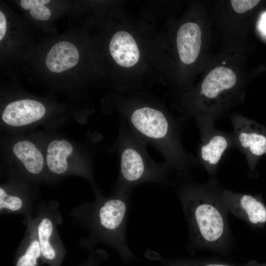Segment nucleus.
<instances>
[{
    "mask_svg": "<svg viewBox=\"0 0 266 266\" xmlns=\"http://www.w3.org/2000/svg\"><path fill=\"white\" fill-rule=\"evenodd\" d=\"M130 128L146 144L156 149L170 169L184 173L200 164L183 146L186 121L175 118L156 107L142 105L122 111Z\"/></svg>",
    "mask_w": 266,
    "mask_h": 266,
    "instance_id": "2",
    "label": "nucleus"
},
{
    "mask_svg": "<svg viewBox=\"0 0 266 266\" xmlns=\"http://www.w3.org/2000/svg\"><path fill=\"white\" fill-rule=\"evenodd\" d=\"M25 224L26 235L15 255L14 266H38L41 264L42 254L33 218Z\"/></svg>",
    "mask_w": 266,
    "mask_h": 266,
    "instance_id": "12",
    "label": "nucleus"
},
{
    "mask_svg": "<svg viewBox=\"0 0 266 266\" xmlns=\"http://www.w3.org/2000/svg\"><path fill=\"white\" fill-rule=\"evenodd\" d=\"M49 0H22L21 6L25 10H30V14L34 19L46 21L51 15L50 9L44 5Z\"/></svg>",
    "mask_w": 266,
    "mask_h": 266,
    "instance_id": "17",
    "label": "nucleus"
},
{
    "mask_svg": "<svg viewBox=\"0 0 266 266\" xmlns=\"http://www.w3.org/2000/svg\"><path fill=\"white\" fill-rule=\"evenodd\" d=\"M115 146L119 154L120 170L114 194H131L136 186L144 182L170 184L169 167L165 162L158 163L152 159L145 142L124 120H120Z\"/></svg>",
    "mask_w": 266,
    "mask_h": 266,
    "instance_id": "4",
    "label": "nucleus"
},
{
    "mask_svg": "<svg viewBox=\"0 0 266 266\" xmlns=\"http://www.w3.org/2000/svg\"><path fill=\"white\" fill-rule=\"evenodd\" d=\"M71 144L66 140H54L47 148V164L53 172L62 174L67 169L66 158L72 152Z\"/></svg>",
    "mask_w": 266,
    "mask_h": 266,
    "instance_id": "15",
    "label": "nucleus"
},
{
    "mask_svg": "<svg viewBox=\"0 0 266 266\" xmlns=\"http://www.w3.org/2000/svg\"><path fill=\"white\" fill-rule=\"evenodd\" d=\"M45 113V108L39 101L22 100L7 105L3 111L2 119L10 126H21L40 119Z\"/></svg>",
    "mask_w": 266,
    "mask_h": 266,
    "instance_id": "9",
    "label": "nucleus"
},
{
    "mask_svg": "<svg viewBox=\"0 0 266 266\" xmlns=\"http://www.w3.org/2000/svg\"><path fill=\"white\" fill-rule=\"evenodd\" d=\"M162 260L165 266H240L226 263L203 262L196 260H164V259Z\"/></svg>",
    "mask_w": 266,
    "mask_h": 266,
    "instance_id": "18",
    "label": "nucleus"
},
{
    "mask_svg": "<svg viewBox=\"0 0 266 266\" xmlns=\"http://www.w3.org/2000/svg\"><path fill=\"white\" fill-rule=\"evenodd\" d=\"M225 208L253 224L266 222V208L256 198L248 194L223 189L221 196Z\"/></svg>",
    "mask_w": 266,
    "mask_h": 266,
    "instance_id": "8",
    "label": "nucleus"
},
{
    "mask_svg": "<svg viewBox=\"0 0 266 266\" xmlns=\"http://www.w3.org/2000/svg\"><path fill=\"white\" fill-rule=\"evenodd\" d=\"M108 253L104 250L98 249L93 251L88 261L79 266H98L101 262L105 260Z\"/></svg>",
    "mask_w": 266,
    "mask_h": 266,
    "instance_id": "20",
    "label": "nucleus"
},
{
    "mask_svg": "<svg viewBox=\"0 0 266 266\" xmlns=\"http://www.w3.org/2000/svg\"><path fill=\"white\" fill-rule=\"evenodd\" d=\"M109 51L116 63L125 67L134 66L139 59L135 40L125 31H119L114 34L109 44Z\"/></svg>",
    "mask_w": 266,
    "mask_h": 266,
    "instance_id": "13",
    "label": "nucleus"
},
{
    "mask_svg": "<svg viewBox=\"0 0 266 266\" xmlns=\"http://www.w3.org/2000/svg\"><path fill=\"white\" fill-rule=\"evenodd\" d=\"M79 58V52L74 45L67 41H61L51 48L45 63L50 71L59 73L76 66Z\"/></svg>",
    "mask_w": 266,
    "mask_h": 266,
    "instance_id": "14",
    "label": "nucleus"
},
{
    "mask_svg": "<svg viewBox=\"0 0 266 266\" xmlns=\"http://www.w3.org/2000/svg\"><path fill=\"white\" fill-rule=\"evenodd\" d=\"M33 220L41 251V264L61 266L66 250L57 232V226L62 221L58 204L41 205Z\"/></svg>",
    "mask_w": 266,
    "mask_h": 266,
    "instance_id": "6",
    "label": "nucleus"
},
{
    "mask_svg": "<svg viewBox=\"0 0 266 266\" xmlns=\"http://www.w3.org/2000/svg\"><path fill=\"white\" fill-rule=\"evenodd\" d=\"M231 2L234 11L238 13H242L255 7L260 1L256 0H232Z\"/></svg>",
    "mask_w": 266,
    "mask_h": 266,
    "instance_id": "19",
    "label": "nucleus"
},
{
    "mask_svg": "<svg viewBox=\"0 0 266 266\" xmlns=\"http://www.w3.org/2000/svg\"><path fill=\"white\" fill-rule=\"evenodd\" d=\"M222 191L215 180L204 184L185 182L178 187L191 246L219 248L224 244L228 227L221 199Z\"/></svg>",
    "mask_w": 266,
    "mask_h": 266,
    "instance_id": "1",
    "label": "nucleus"
},
{
    "mask_svg": "<svg viewBox=\"0 0 266 266\" xmlns=\"http://www.w3.org/2000/svg\"><path fill=\"white\" fill-rule=\"evenodd\" d=\"M130 193L113 194L104 197L98 193L93 203L80 205L73 211L77 222L88 231L82 245L90 251L99 243L117 251L125 261L133 258L128 245L126 226Z\"/></svg>",
    "mask_w": 266,
    "mask_h": 266,
    "instance_id": "3",
    "label": "nucleus"
},
{
    "mask_svg": "<svg viewBox=\"0 0 266 266\" xmlns=\"http://www.w3.org/2000/svg\"><path fill=\"white\" fill-rule=\"evenodd\" d=\"M13 151L28 172L37 174L41 171L43 166V157L32 142L27 140L19 141L14 145Z\"/></svg>",
    "mask_w": 266,
    "mask_h": 266,
    "instance_id": "16",
    "label": "nucleus"
},
{
    "mask_svg": "<svg viewBox=\"0 0 266 266\" xmlns=\"http://www.w3.org/2000/svg\"><path fill=\"white\" fill-rule=\"evenodd\" d=\"M6 29V21L4 14L0 11V40L3 38Z\"/></svg>",
    "mask_w": 266,
    "mask_h": 266,
    "instance_id": "21",
    "label": "nucleus"
},
{
    "mask_svg": "<svg viewBox=\"0 0 266 266\" xmlns=\"http://www.w3.org/2000/svg\"><path fill=\"white\" fill-rule=\"evenodd\" d=\"M201 32L199 25L189 22L182 25L177 33L176 43L181 61L185 64L194 63L200 53Z\"/></svg>",
    "mask_w": 266,
    "mask_h": 266,
    "instance_id": "10",
    "label": "nucleus"
},
{
    "mask_svg": "<svg viewBox=\"0 0 266 266\" xmlns=\"http://www.w3.org/2000/svg\"><path fill=\"white\" fill-rule=\"evenodd\" d=\"M236 82V75L232 69L224 66L217 67L204 78L200 94L208 100H217L223 92L232 89Z\"/></svg>",
    "mask_w": 266,
    "mask_h": 266,
    "instance_id": "11",
    "label": "nucleus"
},
{
    "mask_svg": "<svg viewBox=\"0 0 266 266\" xmlns=\"http://www.w3.org/2000/svg\"><path fill=\"white\" fill-rule=\"evenodd\" d=\"M195 122L200 134L197 158L208 174L214 177L218 166L227 151L236 148L233 133L217 130L215 120L208 116L195 117Z\"/></svg>",
    "mask_w": 266,
    "mask_h": 266,
    "instance_id": "5",
    "label": "nucleus"
},
{
    "mask_svg": "<svg viewBox=\"0 0 266 266\" xmlns=\"http://www.w3.org/2000/svg\"><path fill=\"white\" fill-rule=\"evenodd\" d=\"M236 148L245 156L253 169L257 159L266 153V135L252 120L235 114L230 118Z\"/></svg>",
    "mask_w": 266,
    "mask_h": 266,
    "instance_id": "7",
    "label": "nucleus"
}]
</instances>
